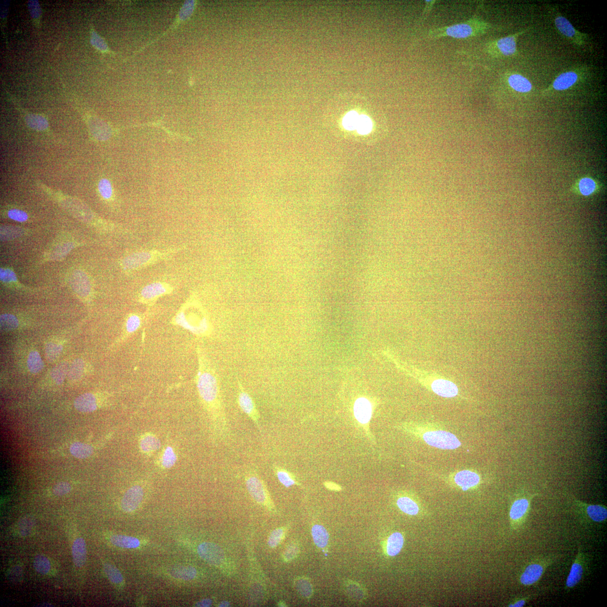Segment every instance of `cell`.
Segmentation results:
<instances>
[{
    "mask_svg": "<svg viewBox=\"0 0 607 607\" xmlns=\"http://www.w3.org/2000/svg\"><path fill=\"white\" fill-rule=\"evenodd\" d=\"M220 606V607H228V606H229V602H227V601H224V602H222L221 603V604L220 605V606Z\"/></svg>",
    "mask_w": 607,
    "mask_h": 607,
    "instance_id": "6f0895ef",
    "label": "cell"
},
{
    "mask_svg": "<svg viewBox=\"0 0 607 607\" xmlns=\"http://www.w3.org/2000/svg\"><path fill=\"white\" fill-rule=\"evenodd\" d=\"M160 440L153 435L148 434L142 438L140 441L141 451L145 453H151L156 451L160 448Z\"/></svg>",
    "mask_w": 607,
    "mask_h": 607,
    "instance_id": "83f0119b",
    "label": "cell"
},
{
    "mask_svg": "<svg viewBox=\"0 0 607 607\" xmlns=\"http://www.w3.org/2000/svg\"><path fill=\"white\" fill-rule=\"evenodd\" d=\"M33 521L30 518H25L19 524V528H20L21 533L23 536H27L29 535L33 526Z\"/></svg>",
    "mask_w": 607,
    "mask_h": 607,
    "instance_id": "681fc988",
    "label": "cell"
},
{
    "mask_svg": "<svg viewBox=\"0 0 607 607\" xmlns=\"http://www.w3.org/2000/svg\"><path fill=\"white\" fill-rule=\"evenodd\" d=\"M496 26L483 20L477 15L467 21L448 26L430 28L423 34V40H435L444 37L467 39L478 37L497 30Z\"/></svg>",
    "mask_w": 607,
    "mask_h": 607,
    "instance_id": "7a4b0ae2",
    "label": "cell"
},
{
    "mask_svg": "<svg viewBox=\"0 0 607 607\" xmlns=\"http://www.w3.org/2000/svg\"><path fill=\"white\" fill-rule=\"evenodd\" d=\"M312 533L314 543L317 547L324 548L327 546L329 542V535L324 527L321 525H314L312 528Z\"/></svg>",
    "mask_w": 607,
    "mask_h": 607,
    "instance_id": "4316f807",
    "label": "cell"
},
{
    "mask_svg": "<svg viewBox=\"0 0 607 607\" xmlns=\"http://www.w3.org/2000/svg\"><path fill=\"white\" fill-rule=\"evenodd\" d=\"M212 605V601L211 599H206L200 601L196 604L197 607H210Z\"/></svg>",
    "mask_w": 607,
    "mask_h": 607,
    "instance_id": "11a10c76",
    "label": "cell"
},
{
    "mask_svg": "<svg viewBox=\"0 0 607 607\" xmlns=\"http://www.w3.org/2000/svg\"><path fill=\"white\" fill-rule=\"evenodd\" d=\"M200 367L197 376V387L200 397L224 431L227 430V424L221 402L220 387L216 374L205 361L200 360Z\"/></svg>",
    "mask_w": 607,
    "mask_h": 607,
    "instance_id": "6da1fadb",
    "label": "cell"
},
{
    "mask_svg": "<svg viewBox=\"0 0 607 607\" xmlns=\"http://www.w3.org/2000/svg\"><path fill=\"white\" fill-rule=\"evenodd\" d=\"M359 115L355 111H350L345 115L343 121L344 127L349 130L356 129L358 125Z\"/></svg>",
    "mask_w": 607,
    "mask_h": 607,
    "instance_id": "f35d334b",
    "label": "cell"
},
{
    "mask_svg": "<svg viewBox=\"0 0 607 607\" xmlns=\"http://www.w3.org/2000/svg\"><path fill=\"white\" fill-rule=\"evenodd\" d=\"M28 5L30 14H31L33 20L35 21V24L39 25L41 14L39 3L37 1H29Z\"/></svg>",
    "mask_w": 607,
    "mask_h": 607,
    "instance_id": "7dc6e473",
    "label": "cell"
},
{
    "mask_svg": "<svg viewBox=\"0 0 607 607\" xmlns=\"http://www.w3.org/2000/svg\"><path fill=\"white\" fill-rule=\"evenodd\" d=\"M198 554L206 562L219 566L224 561V552L218 545L211 543H203L198 548Z\"/></svg>",
    "mask_w": 607,
    "mask_h": 607,
    "instance_id": "5bb4252c",
    "label": "cell"
},
{
    "mask_svg": "<svg viewBox=\"0 0 607 607\" xmlns=\"http://www.w3.org/2000/svg\"><path fill=\"white\" fill-rule=\"evenodd\" d=\"M585 560L584 553L579 548L566 580V587L568 589L574 588L581 581L584 573Z\"/></svg>",
    "mask_w": 607,
    "mask_h": 607,
    "instance_id": "9a60e30c",
    "label": "cell"
},
{
    "mask_svg": "<svg viewBox=\"0 0 607 607\" xmlns=\"http://www.w3.org/2000/svg\"><path fill=\"white\" fill-rule=\"evenodd\" d=\"M582 73L577 71H567L557 76L550 86L543 92L547 93L551 91H562L570 89L574 86L582 78Z\"/></svg>",
    "mask_w": 607,
    "mask_h": 607,
    "instance_id": "8fae6325",
    "label": "cell"
},
{
    "mask_svg": "<svg viewBox=\"0 0 607 607\" xmlns=\"http://www.w3.org/2000/svg\"><path fill=\"white\" fill-rule=\"evenodd\" d=\"M326 486H327V487H328L329 489H331L333 490H339L340 489L339 486H337V485H336V484L333 483H330V482L326 483Z\"/></svg>",
    "mask_w": 607,
    "mask_h": 607,
    "instance_id": "9f6ffc18",
    "label": "cell"
},
{
    "mask_svg": "<svg viewBox=\"0 0 607 607\" xmlns=\"http://www.w3.org/2000/svg\"><path fill=\"white\" fill-rule=\"evenodd\" d=\"M597 189L596 183L593 179L583 178L580 180L579 189L580 193L585 197L593 194Z\"/></svg>",
    "mask_w": 607,
    "mask_h": 607,
    "instance_id": "d590c367",
    "label": "cell"
},
{
    "mask_svg": "<svg viewBox=\"0 0 607 607\" xmlns=\"http://www.w3.org/2000/svg\"><path fill=\"white\" fill-rule=\"evenodd\" d=\"M33 566L36 571L42 575L49 573L51 568V562L44 556L38 555L34 558Z\"/></svg>",
    "mask_w": 607,
    "mask_h": 607,
    "instance_id": "8d00e7d4",
    "label": "cell"
},
{
    "mask_svg": "<svg viewBox=\"0 0 607 607\" xmlns=\"http://www.w3.org/2000/svg\"><path fill=\"white\" fill-rule=\"evenodd\" d=\"M529 28L513 34L486 42L483 51L491 57L496 59H505L516 56L517 53L518 38L528 31Z\"/></svg>",
    "mask_w": 607,
    "mask_h": 607,
    "instance_id": "3957f363",
    "label": "cell"
},
{
    "mask_svg": "<svg viewBox=\"0 0 607 607\" xmlns=\"http://www.w3.org/2000/svg\"><path fill=\"white\" fill-rule=\"evenodd\" d=\"M455 481L457 485L466 491L470 488L477 486L480 481L479 475L476 472L464 470L460 471L455 476Z\"/></svg>",
    "mask_w": 607,
    "mask_h": 607,
    "instance_id": "ac0fdd59",
    "label": "cell"
},
{
    "mask_svg": "<svg viewBox=\"0 0 607 607\" xmlns=\"http://www.w3.org/2000/svg\"><path fill=\"white\" fill-rule=\"evenodd\" d=\"M285 537V531L283 529H278L272 532L269 537L268 544L271 548H276L281 543Z\"/></svg>",
    "mask_w": 607,
    "mask_h": 607,
    "instance_id": "7bdbcfd3",
    "label": "cell"
},
{
    "mask_svg": "<svg viewBox=\"0 0 607 607\" xmlns=\"http://www.w3.org/2000/svg\"><path fill=\"white\" fill-rule=\"evenodd\" d=\"M529 599V597L521 598L510 604L509 606L510 607H524L526 603H527Z\"/></svg>",
    "mask_w": 607,
    "mask_h": 607,
    "instance_id": "db71d44e",
    "label": "cell"
},
{
    "mask_svg": "<svg viewBox=\"0 0 607 607\" xmlns=\"http://www.w3.org/2000/svg\"><path fill=\"white\" fill-rule=\"evenodd\" d=\"M72 285L75 291L80 295L86 296L90 293L89 281L85 275L78 272L73 275Z\"/></svg>",
    "mask_w": 607,
    "mask_h": 607,
    "instance_id": "603a6c76",
    "label": "cell"
},
{
    "mask_svg": "<svg viewBox=\"0 0 607 607\" xmlns=\"http://www.w3.org/2000/svg\"><path fill=\"white\" fill-rule=\"evenodd\" d=\"M0 278L2 282H10L16 281L17 278L14 273L8 269H1Z\"/></svg>",
    "mask_w": 607,
    "mask_h": 607,
    "instance_id": "816d5d0a",
    "label": "cell"
},
{
    "mask_svg": "<svg viewBox=\"0 0 607 607\" xmlns=\"http://www.w3.org/2000/svg\"><path fill=\"white\" fill-rule=\"evenodd\" d=\"M552 19L560 35L576 48H585L589 45L590 38L586 33L576 29L568 19L555 9L551 10Z\"/></svg>",
    "mask_w": 607,
    "mask_h": 607,
    "instance_id": "277c9868",
    "label": "cell"
},
{
    "mask_svg": "<svg viewBox=\"0 0 607 607\" xmlns=\"http://www.w3.org/2000/svg\"><path fill=\"white\" fill-rule=\"evenodd\" d=\"M274 471L278 481L286 487H289L298 483L294 475L285 468L275 465Z\"/></svg>",
    "mask_w": 607,
    "mask_h": 607,
    "instance_id": "f1b7e54d",
    "label": "cell"
},
{
    "mask_svg": "<svg viewBox=\"0 0 607 607\" xmlns=\"http://www.w3.org/2000/svg\"><path fill=\"white\" fill-rule=\"evenodd\" d=\"M0 324L2 331L9 332L16 329L19 325L17 318L14 315L2 314L0 318Z\"/></svg>",
    "mask_w": 607,
    "mask_h": 607,
    "instance_id": "e575fe53",
    "label": "cell"
},
{
    "mask_svg": "<svg viewBox=\"0 0 607 607\" xmlns=\"http://www.w3.org/2000/svg\"><path fill=\"white\" fill-rule=\"evenodd\" d=\"M27 366L30 373L33 374H38L44 368V362L41 357L37 351H32L29 353L27 359Z\"/></svg>",
    "mask_w": 607,
    "mask_h": 607,
    "instance_id": "4dcf8cb0",
    "label": "cell"
},
{
    "mask_svg": "<svg viewBox=\"0 0 607 607\" xmlns=\"http://www.w3.org/2000/svg\"><path fill=\"white\" fill-rule=\"evenodd\" d=\"M237 404L240 409L251 419L259 430L260 414L254 401L246 391L242 384L239 382V390L237 394Z\"/></svg>",
    "mask_w": 607,
    "mask_h": 607,
    "instance_id": "9c48e42d",
    "label": "cell"
},
{
    "mask_svg": "<svg viewBox=\"0 0 607 607\" xmlns=\"http://www.w3.org/2000/svg\"><path fill=\"white\" fill-rule=\"evenodd\" d=\"M576 509L591 521L603 523L607 519V507L602 505L586 504L581 501L574 500Z\"/></svg>",
    "mask_w": 607,
    "mask_h": 607,
    "instance_id": "4fadbf2b",
    "label": "cell"
},
{
    "mask_svg": "<svg viewBox=\"0 0 607 607\" xmlns=\"http://www.w3.org/2000/svg\"><path fill=\"white\" fill-rule=\"evenodd\" d=\"M141 318L137 314H132L126 321V329L128 333L135 332L140 328Z\"/></svg>",
    "mask_w": 607,
    "mask_h": 607,
    "instance_id": "60d3db41",
    "label": "cell"
},
{
    "mask_svg": "<svg viewBox=\"0 0 607 607\" xmlns=\"http://www.w3.org/2000/svg\"><path fill=\"white\" fill-rule=\"evenodd\" d=\"M403 543L404 539L401 533L395 532L392 534L387 540V554L390 556H397L401 552Z\"/></svg>",
    "mask_w": 607,
    "mask_h": 607,
    "instance_id": "d4e9b609",
    "label": "cell"
},
{
    "mask_svg": "<svg viewBox=\"0 0 607 607\" xmlns=\"http://www.w3.org/2000/svg\"><path fill=\"white\" fill-rule=\"evenodd\" d=\"M534 495L521 493L511 506L509 517L514 528H519L524 524L530 510L531 502Z\"/></svg>",
    "mask_w": 607,
    "mask_h": 607,
    "instance_id": "ba28073f",
    "label": "cell"
},
{
    "mask_svg": "<svg viewBox=\"0 0 607 607\" xmlns=\"http://www.w3.org/2000/svg\"><path fill=\"white\" fill-rule=\"evenodd\" d=\"M508 86L514 91L520 93H528L532 89L531 82L524 76L518 74L509 75L506 77Z\"/></svg>",
    "mask_w": 607,
    "mask_h": 607,
    "instance_id": "d6986e66",
    "label": "cell"
},
{
    "mask_svg": "<svg viewBox=\"0 0 607 607\" xmlns=\"http://www.w3.org/2000/svg\"><path fill=\"white\" fill-rule=\"evenodd\" d=\"M62 350V345L55 342H51L46 347V356L49 360L53 362L58 358Z\"/></svg>",
    "mask_w": 607,
    "mask_h": 607,
    "instance_id": "74e56055",
    "label": "cell"
},
{
    "mask_svg": "<svg viewBox=\"0 0 607 607\" xmlns=\"http://www.w3.org/2000/svg\"><path fill=\"white\" fill-rule=\"evenodd\" d=\"M173 577L184 581L194 579L197 575L195 568L191 566H178L173 568L170 571Z\"/></svg>",
    "mask_w": 607,
    "mask_h": 607,
    "instance_id": "484cf974",
    "label": "cell"
},
{
    "mask_svg": "<svg viewBox=\"0 0 607 607\" xmlns=\"http://www.w3.org/2000/svg\"><path fill=\"white\" fill-rule=\"evenodd\" d=\"M177 249L169 250L168 251H143L133 253L126 257L122 262L123 266L126 270L136 271L147 267L149 265L166 259L178 251Z\"/></svg>",
    "mask_w": 607,
    "mask_h": 607,
    "instance_id": "5b68a950",
    "label": "cell"
},
{
    "mask_svg": "<svg viewBox=\"0 0 607 607\" xmlns=\"http://www.w3.org/2000/svg\"><path fill=\"white\" fill-rule=\"evenodd\" d=\"M110 541L115 546L127 549L136 548L140 545L139 540L136 537L125 535H113L110 537Z\"/></svg>",
    "mask_w": 607,
    "mask_h": 607,
    "instance_id": "cb8c5ba5",
    "label": "cell"
},
{
    "mask_svg": "<svg viewBox=\"0 0 607 607\" xmlns=\"http://www.w3.org/2000/svg\"><path fill=\"white\" fill-rule=\"evenodd\" d=\"M72 556L75 565L82 567L86 561L87 548L85 540L82 537L76 539L73 544Z\"/></svg>",
    "mask_w": 607,
    "mask_h": 607,
    "instance_id": "7402d4cb",
    "label": "cell"
},
{
    "mask_svg": "<svg viewBox=\"0 0 607 607\" xmlns=\"http://www.w3.org/2000/svg\"><path fill=\"white\" fill-rule=\"evenodd\" d=\"M550 563L548 560H537L529 564L520 576L521 584L530 586L538 582Z\"/></svg>",
    "mask_w": 607,
    "mask_h": 607,
    "instance_id": "7c38bea8",
    "label": "cell"
},
{
    "mask_svg": "<svg viewBox=\"0 0 607 607\" xmlns=\"http://www.w3.org/2000/svg\"><path fill=\"white\" fill-rule=\"evenodd\" d=\"M298 548L295 545H291L288 547L283 553V558L286 561H290L295 558L298 553Z\"/></svg>",
    "mask_w": 607,
    "mask_h": 607,
    "instance_id": "f5cc1de1",
    "label": "cell"
},
{
    "mask_svg": "<svg viewBox=\"0 0 607 607\" xmlns=\"http://www.w3.org/2000/svg\"><path fill=\"white\" fill-rule=\"evenodd\" d=\"M245 483L249 494L258 504L271 510L275 509L266 485L255 472L250 471L246 475Z\"/></svg>",
    "mask_w": 607,
    "mask_h": 607,
    "instance_id": "8992f818",
    "label": "cell"
},
{
    "mask_svg": "<svg viewBox=\"0 0 607 607\" xmlns=\"http://www.w3.org/2000/svg\"><path fill=\"white\" fill-rule=\"evenodd\" d=\"M71 485L70 483L66 482H61L57 483L53 488V493L57 496H62V495L68 494L71 490Z\"/></svg>",
    "mask_w": 607,
    "mask_h": 607,
    "instance_id": "c3c4849f",
    "label": "cell"
},
{
    "mask_svg": "<svg viewBox=\"0 0 607 607\" xmlns=\"http://www.w3.org/2000/svg\"><path fill=\"white\" fill-rule=\"evenodd\" d=\"M26 124L34 129L43 130L48 127L47 120L41 115L36 114H28L25 117Z\"/></svg>",
    "mask_w": 607,
    "mask_h": 607,
    "instance_id": "836d02e7",
    "label": "cell"
},
{
    "mask_svg": "<svg viewBox=\"0 0 607 607\" xmlns=\"http://www.w3.org/2000/svg\"><path fill=\"white\" fill-rule=\"evenodd\" d=\"M296 586L299 592L303 596L309 598L312 594V586L306 579H301L296 582Z\"/></svg>",
    "mask_w": 607,
    "mask_h": 607,
    "instance_id": "ee69618b",
    "label": "cell"
},
{
    "mask_svg": "<svg viewBox=\"0 0 607 607\" xmlns=\"http://www.w3.org/2000/svg\"><path fill=\"white\" fill-rule=\"evenodd\" d=\"M8 216L11 220L21 222H25L28 219L27 214L23 211L18 209L10 210L8 212Z\"/></svg>",
    "mask_w": 607,
    "mask_h": 607,
    "instance_id": "f907efd6",
    "label": "cell"
},
{
    "mask_svg": "<svg viewBox=\"0 0 607 607\" xmlns=\"http://www.w3.org/2000/svg\"><path fill=\"white\" fill-rule=\"evenodd\" d=\"M372 129V122L371 119L365 115H359L356 130L360 134H367L370 133Z\"/></svg>",
    "mask_w": 607,
    "mask_h": 607,
    "instance_id": "ab89813d",
    "label": "cell"
},
{
    "mask_svg": "<svg viewBox=\"0 0 607 607\" xmlns=\"http://www.w3.org/2000/svg\"><path fill=\"white\" fill-rule=\"evenodd\" d=\"M99 190L102 197L106 199L111 198L112 195V187L108 180L102 179L99 184Z\"/></svg>",
    "mask_w": 607,
    "mask_h": 607,
    "instance_id": "bcb514c9",
    "label": "cell"
},
{
    "mask_svg": "<svg viewBox=\"0 0 607 607\" xmlns=\"http://www.w3.org/2000/svg\"><path fill=\"white\" fill-rule=\"evenodd\" d=\"M74 405L76 409L80 412H92L98 408L97 399L91 393L84 394L76 399Z\"/></svg>",
    "mask_w": 607,
    "mask_h": 607,
    "instance_id": "ffe728a7",
    "label": "cell"
},
{
    "mask_svg": "<svg viewBox=\"0 0 607 607\" xmlns=\"http://www.w3.org/2000/svg\"><path fill=\"white\" fill-rule=\"evenodd\" d=\"M84 364L81 360H76L72 365L69 378L71 379H78L83 372Z\"/></svg>",
    "mask_w": 607,
    "mask_h": 607,
    "instance_id": "f6af8a7d",
    "label": "cell"
},
{
    "mask_svg": "<svg viewBox=\"0 0 607 607\" xmlns=\"http://www.w3.org/2000/svg\"><path fill=\"white\" fill-rule=\"evenodd\" d=\"M177 460V456L171 447H167L164 451L162 458V464L164 467L170 468L174 466Z\"/></svg>",
    "mask_w": 607,
    "mask_h": 607,
    "instance_id": "b9f144b4",
    "label": "cell"
},
{
    "mask_svg": "<svg viewBox=\"0 0 607 607\" xmlns=\"http://www.w3.org/2000/svg\"><path fill=\"white\" fill-rule=\"evenodd\" d=\"M38 606L39 607L40 606L41 607H51L53 606L51 604H49V603H43V604H42L41 606Z\"/></svg>",
    "mask_w": 607,
    "mask_h": 607,
    "instance_id": "680465c9",
    "label": "cell"
},
{
    "mask_svg": "<svg viewBox=\"0 0 607 607\" xmlns=\"http://www.w3.org/2000/svg\"><path fill=\"white\" fill-rule=\"evenodd\" d=\"M173 288L169 284L156 282L149 284L141 290L139 301L146 304H152L162 296L170 294Z\"/></svg>",
    "mask_w": 607,
    "mask_h": 607,
    "instance_id": "30bf717a",
    "label": "cell"
},
{
    "mask_svg": "<svg viewBox=\"0 0 607 607\" xmlns=\"http://www.w3.org/2000/svg\"><path fill=\"white\" fill-rule=\"evenodd\" d=\"M144 495L143 488L141 486L136 485L130 488L122 500L121 506L123 510L126 513L133 512L143 501Z\"/></svg>",
    "mask_w": 607,
    "mask_h": 607,
    "instance_id": "2e32d148",
    "label": "cell"
},
{
    "mask_svg": "<svg viewBox=\"0 0 607 607\" xmlns=\"http://www.w3.org/2000/svg\"><path fill=\"white\" fill-rule=\"evenodd\" d=\"M433 393L444 398H453L458 393V387L449 380L437 379L430 385Z\"/></svg>",
    "mask_w": 607,
    "mask_h": 607,
    "instance_id": "e0dca14e",
    "label": "cell"
},
{
    "mask_svg": "<svg viewBox=\"0 0 607 607\" xmlns=\"http://www.w3.org/2000/svg\"><path fill=\"white\" fill-rule=\"evenodd\" d=\"M103 570H104L107 577L114 584L118 586L124 585V577H123L121 572L119 571L117 568L112 565V564L106 563L103 566Z\"/></svg>",
    "mask_w": 607,
    "mask_h": 607,
    "instance_id": "1f68e13d",
    "label": "cell"
},
{
    "mask_svg": "<svg viewBox=\"0 0 607 607\" xmlns=\"http://www.w3.org/2000/svg\"><path fill=\"white\" fill-rule=\"evenodd\" d=\"M430 446L444 450H453L461 446V443L454 434L443 430L426 431L422 436Z\"/></svg>",
    "mask_w": 607,
    "mask_h": 607,
    "instance_id": "52a82bcc",
    "label": "cell"
},
{
    "mask_svg": "<svg viewBox=\"0 0 607 607\" xmlns=\"http://www.w3.org/2000/svg\"><path fill=\"white\" fill-rule=\"evenodd\" d=\"M354 410L356 420L361 424H367L370 421L372 416V406L367 399H358L355 403Z\"/></svg>",
    "mask_w": 607,
    "mask_h": 607,
    "instance_id": "44dd1931",
    "label": "cell"
},
{
    "mask_svg": "<svg viewBox=\"0 0 607 607\" xmlns=\"http://www.w3.org/2000/svg\"><path fill=\"white\" fill-rule=\"evenodd\" d=\"M397 505L403 512L409 515H416L419 508L416 503L408 497H402L398 499Z\"/></svg>",
    "mask_w": 607,
    "mask_h": 607,
    "instance_id": "d6a6232c",
    "label": "cell"
},
{
    "mask_svg": "<svg viewBox=\"0 0 607 607\" xmlns=\"http://www.w3.org/2000/svg\"><path fill=\"white\" fill-rule=\"evenodd\" d=\"M71 454L79 459L87 458L90 456L94 452V449L91 445L81 443H75L71 445L70 448Z\"/></svg>",
    "mask_w": 607,
    "mask_h": 607,
    "instance_id": "f546056e",
    "label": "cell"
}]
</instances>
